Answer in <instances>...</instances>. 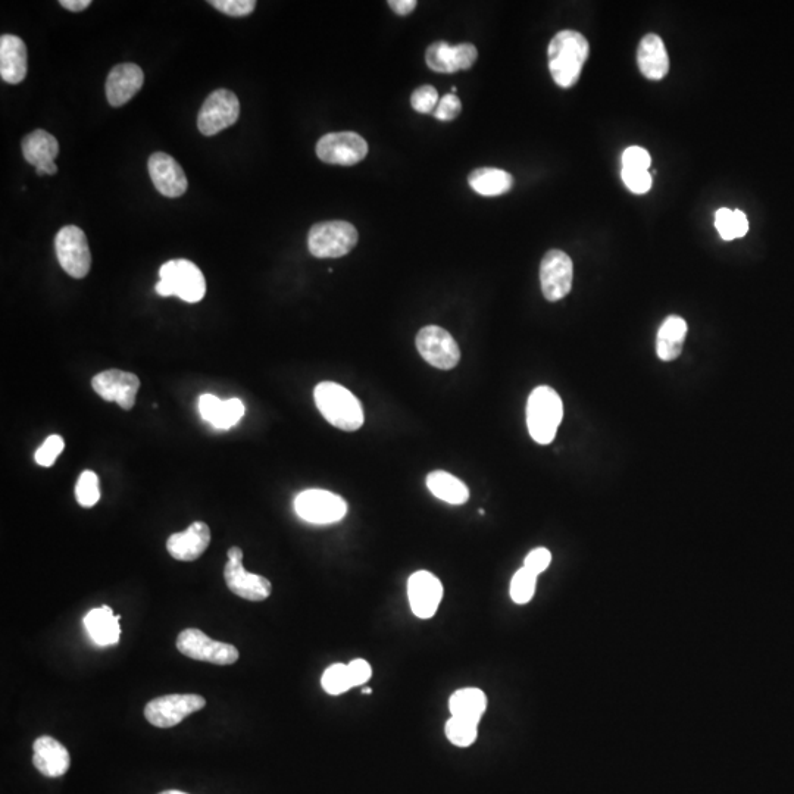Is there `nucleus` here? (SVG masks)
I'll use <instances>...</instances> for the list:
<instances>
[{
  "label": "nucleus",
  "mask_w": 794,
  "mask_h": 794,
  "mask_svg": "<svg viewBox=\"0 0 794 794\" xmlns=\"http://www.w3.org/2000/svg\"><path fill=\"white\" fill-rule=\"evenodd\" d=\"M205 706V697L199 695L161 696L146 705L145 718L155 727L171 728Z\"/></svg>",
  "instance_id": "f8f14e48"
},
{
  "label": "nucleus",
  "mask_w": 794,
  "mask_h": 794,
  "mask_svg": "<svg viewBox=\"0 0 794 794\" xmlns=\"http://www.w3.org/2000/svg\"><path fill=\"white\" fill-rule=\"evenodd\" d=\"M439 100V93L433 86H422L412 93L411 105L420 114H433Z\"/></svg>",
  "instance_id": "c9c22d12"
},
{
  "label": "nucleus",
  "mask_w": 794,
  "mask_h": 794,
  "mask_svg": "<svg viewBox=\"0 0 794 794\" xmlns=\"http://www.w3.org/2000/svg\"><path fill=\"white\" fill-rule=\"evenodd\" d=\"M228 562L224 568L225 583L234 595L249 602H264L273 593V584L262 575L252 574L243 567V550L231 547L227 552Z\"/></svg>",
  "instance_id": "0eeeda50"
},
{
  "label": "nucleus",
  "mask_w": 794,
  "mask_h": 794,
  "mask_svg": "<svg viewBox=\"0 0 794 794\" xmlns=\"http://www.w3.org/2000/svg\"><path fill=\"white\" fill-rule=\"evenodd\" d=\"M462 111L461 100L456 95L449 93L439 100V105L434 109L433 115L440 121H453Z\"/></svg>",
  "instance_id": "ea45409f"
},
{
  "label": "nucleus",
  "mask_w": 794,
  "mask_h": 794,
  "mask_svg": "<svg viewBox=\"0 0 794 794\" xmlns=\"http://www.w3.org/2000/svg\"><path fill=\"white\" fill-rule=\"evenodd\" d=\"M478 59V50L471 43L452 46L446 42H434L428 46L425 61L434 73L452 74L470 70Z\"/></svg>",
  "instance_id": "f3484780"
},
{
  "label": "nucleus",
  "mask_w": 794,
  "mask_h": 794,
  "mask_svg": "<svg viewBox=\"0 0 794 794\" xmlns=\"http://www.w3.org/2000/svg\"><path fill=\"white\" fill-rule=\"evenodd\" d=\"M59 5L64 6L65 9L71 12H81L92 5V0H61Z\"/></svg>",
  "instance_id": "49530a36"
},
{
  "label": "nucleus",
  "mask_w": 794,
  "mask_h": 794,
  "mask_svg": "<svg viewBox=\"0 0 794 794\" xmlns=\"http://www.w3.org/2000/svg\"><path fill=\"white\" fill-rule=\"evenodd\" d=\"M365 695H371V689H364Z\"/></svg>",
  "instance_id": "09e8293b"
},
{
  "label": "nucleus",
  "mask_w": 794,
  "mask_h": 794,
  "mask_svg": "<svg viewBox=\"0 0 794 794\" xmlns=\"http://www.w3.org/2000/svg\"><path fill=\"white\" fill-rule=\"evenodd\" d=\"M240 117V102L233 92L218 89L203 102L198 115V128L203 136L218 133L236 124Z\"/></svg>",
  "instance_id": "9b49d317"
},
{
  "label": "nucleus",
  "mask_w": 794,
  "mask_h": 794,
  "mask_svg": "<svg viewBox=\"0 0 794 794\" xmlns=\"http://www.w3.org/2000/svg\"><path fill=\"white\" fill-rule=\"evenodd\" d=\"M687 336V323L677 315H671L662 323L656 337V353L661 361L670 362L683 352Z\"/></svg>",
  "instance_id": "bb28decb"
},
{
  "label": "nucleus",
  "mask_w": 794,
  "mask_h": 794,
  "mask_svg": "<svg viewBox=\"0 0 794 794\" xmlns=\"http://www.w3.org/2000/svg\"><path fill=\"white\" fill-rule=\"evenodd\" d=\"M148 170L153 186L165 198H180L187 192V177L173 156L164 152L153 153Z\"/></svg>",
  "instance_id": "a211bd4d"
},
{
  "label": "nucleus",
  "mask_w": 794,
  "mask_h": 794,
  "mask_svg": "<svg viewBox=\"0 0 794 794\" xmlns=\"http://www.w3.org/2000/svg\"><path fill=\"white\" fill-rule=\"evenodd\" d=\"M471 189L486 198L505 195L514 187V177L497 168H478L468 177Z\"/></svg>",
  "instance_id": "cd10ccee"
},
{
  "label": "nucleus",
  "mask_w": 794,
  "mask_h": 794,
  "mask_svg": "<svg viewBox=\"0 0 794 794\" xmlns=\"http://www.w3.org/2000/svg\"><path fill=\"white\" fill-rule=\"evenodd\" d=\"M155 290L162 298L177 296L184 302L198 303L206 295L205 275L193 262L173 259L165 262L159 270V283Z\"/></svg>",
  "instance_id": "20e7f679"
},
{
  "label": "nucleus",
  "mask_w": 794,
  "mask_h": 794,
  "mask_svg": "<svg viewBox=\"0 0 794 794\" xmlns=\"http://www.w3.org/2000/svg\"><path fill=\"white\" fill-rule=\"evenodd\" d=\"M321 684H323L325 692L331 696L343 695V693L353 689L348 665L334 664L328 667L324 672Z\"/></svg>",
  "instance_id": "7c9ffc66"
},
{
  "label": "nucleus",
  "mask_w": 794,
  "mask_h": 794,
  "mask_svg": "<svg viewBox=\"0 0 794 794\" xmlns=\"http://www.w3.org/2000/svg\"><path fill=\"white\" fill-rule=\"evenodd\" d=\"M621 178L630 192L636 195H645L652 187V175L649 171H621Z\"/></svg>",
  "instance_id": "58836bf2"
},
{
  "label": "nucleus",
  "mask_w": 794,
  "mask_h": 794,
  "mask_svg": "<svg viewBox=\"0 0 794 794\" xmlns=\"http://www.w3.org/2000/svg\"><path fill=\"white\" fill-rule=\"evenodd\" d=\"M314 399L321 415L343 431H356L364 425V408L358 397L333 381H323L314 390Z\"/></svg>",
  "instance_id": "f03ea898"
},
{
  "label": "nucleus",
  "mask_w": 794,
  "mask_h": 794,
  "mask_svg": "<svg viewBox=\"0 0 794 794\" xmlns=\"http://www.w3.org/2000/svg\"><path fill=\"white\" fill-rule=\"evenodd\" d=\"M427 487L437 499L450 505H464L470 499V489L446 471L430 472L427 475Z\"/></svg>",
  "instance_id": "c756f323"
},
{
  "label": "nucleus",
  "mask_w": 794,
  "mask_h": 794,
  "mask_svg": "<svg viewBox=\"0 0 794 794\" xmlns=\"http://www.w3.org/2000/svg\"><path fill=\"white\" fill-rule=\"evenodd\" d=\"M208 3L230 17H248L256 8L255 0H209Z\"/></svg>",
  "instance_id": "e433bc0d"
},
{
  "label": "nucleus",
  "mask_w": 794,
  "mask_h": 794,
  "mask_svg": "<svg viewBox=\"0 0 794 794\" xmlns=\"http://www.w3.org/2000/svg\"><path fill=\"white\" fill-rule=\"evenodd\" d=\"M589 53L590 45L583 34L575 30L559 31L547 48L553 81L562 89L575 86L589 59Z\"/></svg>",
  "instance_id": "f257e3e1"
},
{
  "label": "nucleus",
  "mask_w": 794,
  "mask_h": 794,
  "mask_svg": "<svg viewBox=\"0 0 794 794\" xmlns=\"http://www.w3.org/2000/svg\"><path fill=\"white\" fill-rule=\"evenodd\" d=\"M56 258L59 265L70 277H86L92 268V253L86 234L75 225H67L58 231L55 237Z\"/></svg>",
  "instance_id": "423d86ee"
},
{
  "label": "nucleus",
  "mask_w": 794,
  "mask_h": 794,
  "mask_svg": "<svg viewBox=\"0 0 794 794\" xmlns=\"http://www.w3.org/2000/svg\"><path fill=\"white\" fill-rule=\"evenodd\" d=\"M550 562H552V553L545 549V547H537V549L531 550V552L528 553L524 561V568H527V570L533 572V574L539 575L547 570Z\"/></svg>",
  "instance_id": "a19ab883"
},
{
  "label": "nucleus",
  "mask_w": 794,
  "mask_h": 794,
  "mask_svg": "<svg viewBox=\"0 0 794 794\" xmlns=\"http://www.w3.org/2000/svg\"><path fill=\"white\" fill-rule=\"evenodd\" d=\"M367 155V142L352 131L325 134L317 143V156L325 164L350 167L364 161Z\"/></svg>",
  "instance_id": "ddd939ff"
},
{
  "label": "nucleus",
  "mask_w": 794,
  "mask_h": 794,
  "mask_svg": "<svg viewBox=\"0 0 794 794\" xmlns=\"http://www.w3.org/2000/svg\"><path fill=\"white\" fill-rule=\"evenodd\" d=\"M145 83V74L136 64H120L112 68L106 80V98L109 105L120 108L130 102Z\"/></svg>",
  "instance_id": "6ab92c4d"
},
{
  "label": "nucleus",
  "mask_w": 794,
  "mask_h": 794,
  "mask_svg": "<svg viewBox=\"0 0 794 794\" xmlns=\"http://www.w3.org/2000/svg\"><path fill=\"white\" fill-rule=\"evenodd\" d=\"M715 227H717L718 233H720V236L725 242L736 239V234H734L733 211H730V209H718L717 214H715Z\"/></svg>",
  "instance_id": "79ce46f5"
},
{
  "label": "nucleus",
  "mask_w": 794,
  "mask_h": 794,
  "mask_svg": "<svg viewBox=\"0 0 794 794\" xmlns=\"http://www.w3.org/2000/svg\"><path fill=\"white\" fill-rule=\"evenodd\" d=\"M211 543V530L205 522H193L183 533H175L167 542L168 553L177 561L192 562L200 558Z\"/></svg>",
  "instance_id": "412c9836"
},
{
  "label": "nucleus",
  "mask_w": 794,
  "mask_h": 794,
  "mask_svg": "<svg viewBox=\"0 0 794 794\" xmlns=\"http://www.w3.org/2000/svg\"><path fill=\"white\" fill-rule=\"evenodd\" d=\"M443 584L428 571H417L408 580V599L415 617L430 620L443 599Z\"/></svg>",
  "instance_id": "2eb2a0df"
},
{
  "label": "nucleus",
  "mask_w": 794,
  "mask_h": 794,
  "mask_svg": "<svg viewBox=\"0 0 794 794\" xmlns=\"http://www.w3.org/2000/svg\"><path fill=\"white\" fill-rule=\"evenodd\" d=\"M358 240V230L348 221H324L309 230L308 248L315 258H342Z\"/></svg>",
  "instance_id": "39448f33"
},
{
  "label": "nucleus",
  "mask_w": 794,
  "mask_h": 794,
  "mask_svg": "<svg viewBox=\"0 0 794 794\" xmlns=\"http://www.w3.org/2000/svg\"><path fill=\"white\" fill-rule=\"evenodd\" d=\"M21 148L25 161L36 167L39 177L58 173L55 158L59 153V143L48 131L36 130L28 134L24 137Z\"/></svg>",
  "instance_id": "aec40b11"
},
{
  "label": "nucleus",
  "mask_w": 794,
  "mask_h": 794,
  "mask_svg": "<svg viewBox=\"0 0 794 794\" xmlns=\"http://www.w3.org/2000/svg\"><path fill=\"white\" fill-rule=\"evenodd\" d=\"M33 764L45 777H62L70 770L71 758L67 747L53 737L42 736L33 745Z\"/></svg>",
  "instance_id": "4be33fe9"
},
{
  "label": "nucleus",
  "mask_w": 794,
  "mask_h": 794,
  "mask_svg": "<svg viewBox=\"0 0 794 794\" xmlns=\"http://www.w3.org/2000/svg\"><path fill=\"white\" fill-rule=\"evenodd\" d=\"M564 418V403L552 387L540 386L527 402V427L534 442L549 445Z\"/></svg>",
  "instance_id": "7ed1b4c3"
},
{
  "label": "nucleus",
  "mask_w": 794,
  "mask_h": 794,
  "mask_svg": "<svg viewBox=\"0 0 794 794\" xmlns=\"http://www.w3.org/2000/svg\"><path fill=\"white\" fill-rule=\"evenodd\" d=\"M417 349L425 362L437 370H453L461 361V349L452 334L437 325L421 328Z\"/></svg>",
  "instance_id": "9d476101"
},
{
  "label": "nucleus",
  "mask_w": 794,
  "mask_h": 794,
  "mask_svg": "<svg viewBox=\"0 0 794 794\" xmlns=\"http://www.w3.org/2000/svg\"><path fill=\"white\" fill-rule=\"evenodd\" d=\"M733 220L734 234H736V239H739V237H745L747 231H749V221H747L745 212L740 211V209H736V211H733Z\"/></svg>",
  "instance_id": "c03bdc74"
},
{
  "label": "nucleus",
  "mask_w": 794,
  "mask_h": 794,
  "mask_svg": "<svg viewBox=\"0 0 794 794\" xmlns=\"http://www.w3.org/2000/svg\"><path fill=\"white\" fill-rule=\"evenodd\" d=\"M199 412L203 420L208 421L212 427L218 428V430H228L242 420L245 415V405L236 397L221 400L217 396L206 393V395L200 396Z\"/></svg>",
  "instance_id": "393cba45"
},
{
  "label": "nucleus",
  "mask_w": 794,
  "mask_h": 794,
  "mask_svg": "<svg viewBox=\"0 0 794 794\" xmlns=\"http://www.w3.org/2000/svg\"><path fill=\"white\" fill-rule=\"evenodd\" d=\"M27 46L14 34L0 37V77L5 83L20 84L27 77Z\"/></svg>",
  "instance_id": "5701e85b"
},
{
  "label": "nucleus",
  "mask_w": 794,
  "mask_h": 794,
  "mask_svg": "<svg viewBox=\"0 0 794 794\" xmlns=\"http://www.w3.org/2000/svg\"><path fill=\"white\" fill-rule=\"evenodd\" d=\"M64 447V439H62L61 436L53 434V436L48 437L45 443L37 449L36 455H34V461H36L40 467H52L56 459H58V456L61 455Z\"/></svg>",
  "instance_id": "f704fd0d"
},
{
  "label": "nucleus",
  "mask_w": 794,
  "mask_h": 794,
  "mask_svg": "<svg viewBox=\"0 0 794 794\" xmlns=\"http://www.w3.org/2000/svg\"><path fill=\"white\" fill-rule=\"evenodd\" d=\"M353 687L362 686L370 680L373 668L365 659H355L348 665Z\"/></svg>",
  "instance_id": "37998d69"
},
{
  "label": "nucleus",
  "mask_w": 794,
  "mask_h": 794,
  "mask_svg": "<svg viewBox=\"0 0 794 794\" xmlns=\"http://www.w3.org/2000/svg\"><path fill=\"white\" fill-rule=\"evenodd\" d=\"M295 511L299 518L311 524H334L346 517L348 503L328 490L309 489L296 497Z\"/></svg>",
  "instance_id": "6e6552de"
},
{
  "label": "nucleus",
  "mask_w": 794,
  "mask_h": 794,
  "mask_svg": "<svg viewBox=\"0 0 794 794\" xmlns=\"http://www.w3.org/2000/svg\"><path fill=\"white\" fill-rule=\"evenodd\" d=\"M637 64L647 80L659 81L670 73V56L658 34L643 37L637 50Z\"/></svg>",
  "instance_id": "b1692460"
},
{
  "label": "nucleus",
  "mask_w": 794,
  "mask_h": 794,
  "mask_svg": "<svg viewBox=\"0 0 794 794\" xmlns=\"http://www.w3.org/2000/svg\"><path fill=\"white\" fill-rule=\"evenodd\" d=\"M92 387L106 402L118 403L125 411H130L136 403L140 380L127 371L108 370L93 377Z\"/></svg>",
  "instance_id": "dca6fc26"
},
{
  "label": "nucleus",
  "mask_w": 794,
  "mask_h": 794,
  "mask_svg": "<svg viewBox=\"0 0 794 794\" xmlns=\"http://www.w3.org/2000/svg\"><path fill=\"white\" fill-rule=\"evenodd\" d=\"M449 709L452 717L480 724L487 709V697L483 690L474 687L461 689L450 697Z\"/></svg>",
  "instance_id": "c85d7f7f"
},
{
  "label": "nucleus",
  "mask_w": 794,
  "mask_h": 794,
  "mask_svg": "<svg viewBox=\"0 0 794 794\" xmlns=\"http://www.w3.org/2000/svg\"><path fill=\"white\" fill-rule=\"evenodd\" d=\"M178 652L195 661L214 665H233L239 661V650L228 643L217 642L198 628H187L178 634Z\"/></svg>",
  "instance_id": "1a4fd4ad"
},
{
  "label": "nucleus",
  "mask_w": 794,
  "mask_h": 794,
  "mask_svg": "<svg viewBox=\"0 0 794 794\" xmlns=\"http://www.w3.org/2000/svg\"><path fill=\"white\" fill-rule=\"evenodd\" d=\"M572 278L574 265L570 256L562 250H549L540 265V283L546 300L558 302L564 299L571 292Z\"/></svg>",
  "instance_id": "4468645a"
},
{
  "label": "nucleus",
  "mask_w": 794,
  "mask_h": 794,
  "mask_svg": "<svg viewBox=\"0 0 794 794\" xmlns=\"http://www.w3.org/2000/svg\"><path fill=\"white\" fill-rule=\"evenodd\" d=\"M650 162L649 152L640 146H630L622 153V170L647 171Z\"/></svg>",
  "instance_id": "4c0bfd02"
},
{
  "label": "nucleus",
  "mask_w": 794,
  "mask_h": 794,
  "mask_svg": "<svg viewBox=\"0 0 794 794\" xmlns=\"http://www.w3.org/2000/svg\"><path fill=\"white\" fill-rule=\"evenodd\" d=\"M84 625L96 645L111 646L120 642V615H115L109 606L90 611L84 618Z\"/></svg>",
  "instance_id": "a878e982"
},
{
  "label": "nucleus",
  "mask_w": 794,
  "mask_h": 794,
  "mask_svg": "<svg viewBox=\"0 0 794 794\" xmlns=\"http://www.w3.org/2000/svg\"><path fill=\"white\" fill-rule=\"evenodd\" d=\"M478 724L452 717L446 722V737L452 745L468 747L477 740Z\"/></svg>",
  "instance_id": "2f4dec72"
},
{
  "label": "nucleus",
  "mask_w": 794,
  "mask_h": 794,
  "mask_svg": "<svg viewBox=\"0 0 794 794\" xmlns=\"http://www.w3.org/2000/svg\"><path fill=\"white\" fill-rule=\"evenodd\" d=\"M390 8L396 12L400 17H406L417 8V0H390Z\"/></svg>",
  "instance_id": "a18cd8bd"
},
{
  "label": "nucleus",
  "mask_w": 794,
  "mask_h": 794,
  "mask_svg": "<svg viewBox=\"0 0 794 794\" xmlns=\"http://www.w3.org/2000/svg\"><path fill=\"white\" fill-rule=\"evenodd\" d=\"M75 497L83 508H93L100 499L99 478L93 471L81 472L75 486Z\"/></svg>",
  "instance_id": "473e14b6"
},
{
  "label": "nucleus",
  "mask_w": 794,
  "mask_h": 794,
  "mask_svg": "<svg viewBox=\"0 0 794 794\" xmlns=\"http://www.w3.org/2000/svg\"><path fill=\"white\" fill-rule=\"evenodd\" d=\"M537 575L522 567L511 581V597L518 605H525L536 592Z\"/></svg>",
  "instance_id": "72a5a7b5"
},
{
  "label": "nucleus",
  "mask_w": 794,
  "mask_h": 794,
  "mask_svg": "<svg viewBox=\"0 0 794 794\" xmlns=\"http://www.w3.org/2000/svg\"><path fill=\"white\" fill-rule=\"evenodd\" d=\"M159 794H187V793L178 792V790H167V792H162V793H159Z\"/></svg>",
  "instance_id": "de8ad7c7"
}]
</instances>
